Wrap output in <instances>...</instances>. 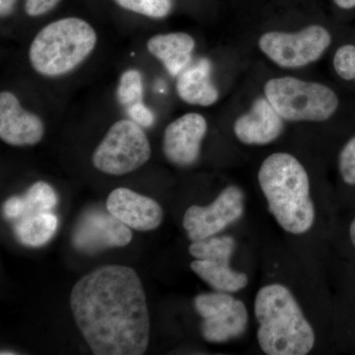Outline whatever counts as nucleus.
I'll list each match as a JSON object with an SVG mask.
<instances>
[{
  "instance_id": "nucleus-4",
  "label": "nucleus",
  "mask_w": 355,
  "mask_h": 355,
  "mask_svg": "<svg viewBox=\"0 0 355 355\" xmlns=\"http://www.w3.org/2000/svg\"><path fill=\"white\" fill-rule=\"evenodd\" d=\"M97 40L94 28L80 18L55 21L44 27L33 40L30 64L41 76H65L92 53Z\"/></svg>"
},
{
  "instance_id": "nucleus-22",
  "label": "nucleus",
  "mask_w": 355,
  "mask_h": 355,
  "mask_svg": "<svg viewBox=\"0 0 355 355\" xmlns=\"http://www.w3.org/2000/svg\"><path fill=\"white\" fill-rule=\"evenodd\" d=\"M334 69L340 78L355 81V46L345 44L336 51Z\"/></svg>"
},
{
  "instance_id": "nucleus-30",
  "label": "nucleus",
  "mask_w": 355,
  "mask_h": 355,
  "mask_svg": "<svg viewBox=\"0 0 355 355\" xmlns=\"http://www.w3.org/2000/svg\"><path fill=\"white\" fill-rule=\"evenodd\" d=\"M1 354V355H6V354H14L13 352H4V350H2L1 354Z\"/></svg>"
},
{
  "instance_id": "nucleus-2",
  "label": "nucleus",
  "mask_w": 355,
  "mask_h": 355,
  "mask_svg": "<svg viewBox=\"0 0 355 355\" xmlns=\"http://www.w3.org/2000/svg\"><path fill=\"white\" fill-rule=\"evenodd\" d=\"M259 183L268 209L280 226L292 234L307 232L315 220L314 203L305 168L291 154H272L259 171Z\"/></svg>"
},
{
  "instance_id": "nucleus-15",
  "label": "nucleus",
  "mask_w": 355,
  "mask_h": 355,
  "mask_svg": "<svg viewBox=\"0 0 355 355\" xmlns=\"http://www.w3.org/2000/svg\"><path fill=\"white\" fill-rule=\"evenodd\" d=\"M248 311L242 301L229 295L225 302L209 318L203 319L200 331L209 343H225L246 331Z\"/></svg>"
},
{
  "instance_id": "nucleus-16",
  "label": "nucleus",
  "mask_w": 355,
  "mask_h": 355,
  "mask_svg": "<svg viewBox=\"0 0 355 355\" xmlns=\"http://www.w3.org/2000/svg\"><path fill=\"white\" fill-rule=\"evenodd\" d=\"M146 46L149 53L164 65L170 76H179L191 65L196 42L187 33H167L155 35L148 40Z\"/></svg>"
},
{
  "instance_id": "nucleus-6",
  "label": "nucleus",
  "mask_w": 355,
  "mask_h": 355,
  "mask_svg": "<svg viewBox=\"0 0 355 355\" xmlns=\"http://www.w3.org/2000/svg\"><path fill=\"white\" fill-rule=\"evenodd\" d=\"M151 147L141 127L130 120L114 123L92 156L96 169L123 176L135 171L150 159Z\"/></svg>"
},
{
  "instance_id": "nucleus-12",
  "label": "nucleus",
  "mask_w": 355,
  "mask_h": 355,
  "mask_svg": "<svg viewBox=\"0 0 355 355\" xmlns=\"http://www.w3.org/2000/svg\"><path fill=\"white\" fill-rule=\"evenodd\" d=\"M44 125L37 114L26 111L9 91L0 94V139L12 146H35L43 139Z\"/></svg>"
},
{
  "instance_id": "nucleus-23",
  "label": "nucleus",
  "mask_w": 355,
  "mask_h": 355,
  "mask_svg": "<svg viewBox=\"0 0 355 355\" xmlns=\"http://www.w3.org/2000/svg\"><path fill=\"white\" fill-rule=\"evenodd\" d=\"M340 171L345 183L355 184V137L345 144L340 153Z\"/></svg>"
},
{
  "instance_id": "nucleus-1",
  "label": "nucleus",
  "mask_w": 355,
  "mask_h": 355,
  "mask_svg": "<svg viewBox=\"0 0 355 355\" xmlns=\"http://www.w3.org/2000/svg\"><path fill=\"white\" fill-rule=\"evenodd\" d=\"M70 309L93 354H146L150 338L146 295L130 266H100L84 275L72 288Z\"/></svg>"
},
{
  "instance_id": "nucleus-13",
  "label": "nucleus",
  "mask_w": 355,
  "mask_h": 355,
  "mask_svg": "<svg viewBox=\"0 0 355 355\" xmlns=\"http://www.w3.org/2000/svg\"><path fill=\"white\" fill-rule=\"evenodd\" d=\"M107 210L128 227L139 231L154 230L163 221V210L157 202L127 188L110 193Z\"/></svg>"
},
{
  "instance_id": "nucleus-14",
  "label": "nucleus",
  "mask_w": 355,
  "mask_h": 355,
  "mask_svg": "<svg viewBox=\"0 0 355 355\" xmlns=\"http://www.w3.org/2000/svg\"><path fill=\"white\" fill-rule=\"evenodd\" d=\"M284 119L266 97L259 98L247 114L234 123L237 139L249 146H266L275 141L284 130Z\"/></svg>"
},
{
  "instance_id": "nucleus-8",
  "label": "nucleus",
  "mask_w": 355,
  "mask_h": 355,
  "mask_svg": "<svg viewBox=\"0 0 355 355\" xmlns=\"http://www.w3.org/2000/svg\"><path fill=\"white\" fill-rule=\"evenodd\" d=\"M235 250L230 236L211 237L193 242L189 252L197 260L191 263L196 275L219 292H236L247 286V275L231 270L229 261Z\"/></svg>"
},
{
  "instance_id": "nucleus-26",
  "label": "nucleus",
  "mask_w": 355,
  "mask_h": 355,
  "mask_svg": "<svg viewBox=\"0 0 355 355\" xmlns=\"http://www.w3.org/2000/svg\"><path fill=\"white\" fill-rule=\"evenodd\" d=\"M3 214L7 219L19 220L24 216V202L22 198L12 197L8 198L3 205Z\"/></svg>"
},
{
  "instance_id": "nucleus-25",
  "label": "nucleus",
  "mask_w": 355,
  "mask_h": 355,
  "mask_svg": "<svg viewBox=\"0 0 355 355\" xmlns=\"http://www.w3.org/2000/svg\"><path fill=\"white\" fill-rule=\"evenodd\" d=\"M60 0H26L25 10L31 17L44 15L60 3Z\"/></svg>"
},
{
  "instance_id": "nucleus-19",
  "label": "nucleus",
  "mask_w": 355,
  "mask_h": 355,
  "mask_svg": "<svg viewBox=\"0 0 355 355\" xmlns=\"http://www.w3.org/2000/svg\"><path fill=\"white\" fill-rule=\"evenodd\" d=\"M22 200L24 202L23 217H25L50 212L57 205L58 198L53 187L44 182H37L28 190Z\"/></svg>"
},
{
  "instance_id": "nucleus-28",
  "label": "nucleus",
  "mask_w": 355,
  "mask_h": 355,
  "mask_svg": "<svg viewBox=\"0 0 355 355\" xmlns=\"http://www.w3.org/2000/svg\"><path fill=\"white\" fill-rule=\"evenodd\" d=\"M334 2L343 9H352L355 7V0H334Z\"/></svg>"
},
{
  "instance_id": "nucleus-10",
  "label": "nucleus",
  "mask_w": 355,
  "mask_h": 355,
  "mask_svg": "<svg viewBox=\"0 0 355 355\" xmlns=\"http://www.w3.org/2000/svg\"><path fill=\"white\" fill-rule=\"evenodd\" d=\"M132 239L130 227L109 211L91 210L77 223L72 244L83 253L95 254L110 248L127 246Z\"/></svg>"
},
{
  "instance_id": "nucleus-29",
  "label": "nucleus",
  "mask_w": 355,
  "mask_h": 355,
  "mask_svg": "<svg viewBox=\"0 0 355 355\" xmlns=\"http://www.w3.org/2000/svg\"><path fill=\"white\" fill-rule=\"evenodd\" d=\"M350 238H352V244L355 247V219L350 225Z\"/></svg>"
},
{
  "instance_id": "nucleus-5",
  "label": "nucleus",
  "mask_w": 355,
  "mask_h": 355,
  "mask_svg": "<svg viewBox=\"0 0 355 355\" xmlns=\"http://www.w3.org/2000/svg\"><path fill=\"white\" fill-rule=\"evenodd\" d=\"M265 97L284 120L291 121H327L338 107V96L330 87L295 77L270 79Z\"/></svg>"
},
{
  "instance_id": "nucleus-17",
  "label": "nucleus",
  "mask_w": 355,
  "mask_h": 355,
  "mask_svg": "<svg viewBox=\"0 0 355 355\" xmlns=\"http://www.w3.org/2000/svg\"><path fill=\"white\" fill-rule=\"evenodd\" d=\"M211 64L207 58L190 65L179 76L178 95L184 102L197 106H211L218 100V91L211 83Z\"/></svg>"
},
{
  "instance_id": "nucleus-21",
  "label": "nucleus",
  "mask_w": 355,
  "mask_h": 355,
  "mask_svg": "<svg viewBox=\"0 0 355 355\" xmlns=\"http://www.w3.org/2000/svg\"><path fill=\"white\" fill-rule=\"evenodd\" d=\"M125 10L153 18L162 19L172 10V0H114Z\"/></svg>"
},
{
  "instance_id": "nucleus-18",
  "label": "nucleus",
  "mask_w": 355,
  "mask_h": 355,
  "mask_svg": "<svg viewBox=\"0 0 355 355\" xmlns=\"http://www.w3.org/2000/svg\"><path fill=\"white\" fill-rule=\"evenodd\" d=\"M58 219L51 212L32 214L19 219L14 227L16 237L26 246L46 244L58 230Z\"/></svg>"
},
{
  "instance_id": "nucleus-11",
  "label": "nucleus",
  "mask_w": 355,
  "mask_h": 355,
  "mask_svg": "<svg viewBox=\"0 0 355 355\" xmlns=\"http://www.w3.org/2000/svg\"><path fill=\"white\" fill-rule=\"evenodd\" d=\"M207 130L202 114L189 113L167 125L163 137L166 158L175 165L190 166L198 160Z\"/></svg>"
},
{
  "instance_id": "nucleus-24",
  "label": "nucleus",
  "mask_w": 355,
  "mask_h": 355,
  "mask_svg": "<svg viewBox=\"0 0 355 355\" xmlns=\"http://www.w3.org/2000/svg\"><path fill=\"white\" fill-rule=\"evenodd\" d=\"M128 113L132 121L141 128L153 127L154 121H155L153 112L142 102L135 103L128 107Z\"/></svg>"
},
{
  "instance_id": "nucleus-7",
  "label": "nucleus",
  "mask_w": 355,
  "mask_h": 355,
  "mask_svg": "<svg viewBox=\"0 0 355 355\" xmlns=\"http://www.w3.org/2000/svg\"><path fill=\"white\" fill-rule=\"evenodd\" d=\"M331 42V34L326 28L311 25L297 33H266L259 40V46L279 67L293 69L316 62Z\"/></svg>"
},
{
  "instance_id": "nucleus-3",
  "label": "nucleus",
  "mask_w": 355,
  "mask_h": 355,
  "mask_svg": "<svg viewBox=\"0 0 355 355\" xmlns=\"http://www.w3.org/2000/svg\"><path fill=\"white\" fill-rule=\"evenodd\" d=\"M258 340L268 355H305L314 347L315 334L297 301L282 284L261 288L254 300Z\"/></svg>"
},
{
  "instance_id": "nucleus-9",
  "label": "nucleus",
  "mask_w": 355,
  "mask_h": 355,
  "mask_svg": "<svg viewBox=\"0 0 355 355\" xmlns=\"http://www.w3.org/2000/svg\"><path fill=\"white\" fill-rule=\"evenodd\" d=\"M244 212V196L237 187L221 191L218 198L207 207L193 205L184 212L183 225L193 242L209 239L221 232Z\"/></svg>"
},
{
  "instance_id": "nucleus-27",
  "label": "nucleus",
  "mask_w": 355,
  "mask_h": 355,
  "mask_svg": "<svg viewBox=\"0 0 355 355\" xmlns=\"http://www.w3.org/2000/svg\"><path fill=\"white\" fill-rule=\"evenodd\" d=\"M16 0H0V13L1 17H6L12 12L14 4Z\"/></svg>"
},
{
  "instance_id": "nucleus-20",
  "label": "nucleus",
  "mask_w": 355,
  "mask_h": 355,
  "mask_svg": "<svg viewBox=\"0 0 355 355\" xmlns=\"http://www.w3.org/2000/svg\"><path fill=\"white\" fill-rule=\"evenodd\" d=\"M144 80L139 70L128 69L121 74L120 84L116 90V99L121 106L128 107L142 102Z\"/></svg>"
}]
</instances>
